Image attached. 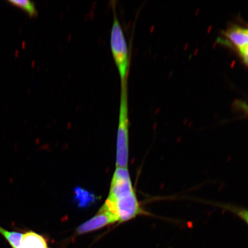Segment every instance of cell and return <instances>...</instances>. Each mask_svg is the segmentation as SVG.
Segmentation results:
<instances>
[{
    "instance_id": "1",
    "label": "cell",
    "mask_w": 248,
    "mask_h": 248,
    "mask_svg": "<svg viewBox=\"0 0 248 248\" xmlns=\"http://www.w3.org/2000/svg\"><path fill=\"white\" fill-rule=\"evenodd\" d=\"M128 78L121 80L119 125L117 136L116 167L128 168L129 156Z\"/></svg>"
},
{
    "instance_id": "2",
    "label": "cell",
    "mask_w": 248,
    "mask_h": 248,
    "mask_svg": "<svg viewBox=\"0 0 248 248\" xmlns=\"http://www.w3.org/2000/svg\"><path fill=\"white\" fill-rule=\"evenodd\" d=\"M110 47L114 62L119 70L121 80H124L128 77L129 51L122 24L114 11L110 33Z\"/></svg>"
},
{
    "instance_id": "3",
    "label": "cell",
    "mask_w": 248,
    "mask_h": 248,
    "mask_svg": "<svg viewBox=\"0 0 248 248\" xmlns=\"http://www.w3.org/2000/svg\"><path fill=\"white\" fill-rule=\"evenodd\" d=\"M102 206L112 214L120 223L129 221L139 215H147L141 208L135 191L116 200H107Z\"/></svg>"
},
{
    "instance_id": "4",
    "label": "cell",
    "mask_w": 248,
    "mask_h": 248,
    "mask_svg": "<svg viewBox=\"0 0 248 248\" xmlns=\"http://www.w3.org/2000/svg\"><path fill=\"white\" fill-rule=\"evenodd\" d=\"M128 168L116 167L107 200L113 201L134 192Z\"/></svg>"
},
{
    "instance_id": "5",
    "label": "cell",
    "mask_w": 248,
    "mask_h": 248,
    "mask_svg": "<svg viewBox=\"0 0 248 248\" xmlns=\"http://www.w3.org/2000/svg\"><path fill=\"white\" fill-rule=\"evenodd\" d=\"M116 222L117 219L116 217L102 206L97 215L78 227L76 234L82 235L88 233Z\"/></svg>"
},
{
    "instance_id": "6",
    "label": "cell",
    "mask_w": 248,
    "mask_h": 248,
    "mask_svg": "<svg viewBox=\"0 0 248 248\" xmlns=\"http://www.w3.org/2000/svg\"><path fill=\"white\" fill-rule=\"evenodd\" d=\"M18 248H50L46 238L32 231L23 232Z\"/></svg>"
},
{
    "instance_id": "7",
    "label": "cell",
    "mask_w": 248,
    "mask_h": 248,
    "mask_svg": "<svg viewBox=\"0 0 248 248\" xmlns=\"http://www.w3.org/2000/svg\"><path fill=\"white\" fill-rule=\"evenodd\" d=\"M225 35L238 48L248 45V29L233 27L228 30Z\"/></svg>"
},
{
    "instance_id": "8",
    "label": "cell",
    "mask_w": 248,
    "mask_h": 248,
    "mask_svg": "<svg viewBox=\"0 0 248 248\" xmlns=\"http://www.w3.org/2000/svg\"><path fill=\"white\" fill-rule=\"evenodd\" d=\"M8 2L23 9L31 16H34L38 15V10H37L35 4L30 0H10Z\"/></svg>"
},
{
    "instance_id": "9",
    "label": "cell",
    "mask_w": 248,
    "mask_h": 248,
    "mask_svg": "<svg viewBox=\"0 0 248 248\" xmlns=\"http://www.w3.org/2000/svg\"><path fill=\"white\" fill-rule=\"evenodd\" d=\"M222 207H224L226 210L230 211L231 212L233 213L235 215L240 217L247 223L248 225V210L242 207H238L235 206L228 205V204H221Z\"/></svg>"
},
{
    "instance_id": "10",
    "label": "cell",
    "mask_w": 248,
    "mask_h": 248,
    "mask_svg": "<svg viewBox=\"0 0 248 248\" xmlns=\"http://www.w3.org/2000/svg\"><path fill=\"white\" fill-rule=\"evenodd\" d=\"M244 61L247 65H248V56L243 55Z\"/></svg>"
}]
</instances>
